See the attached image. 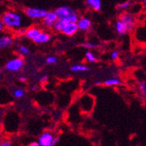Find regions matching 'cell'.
<instances>
[{
	"instance_id": "6da1fadb",
	"label": "cell",
	"mask_w": 146,
	"mask_h": 146,
	"mask_svg": "<svg viewBox=\"0 0 146 146\" xmlns=\"http://www.w3.org/2000/svg\"><path fill=\"white\" fill-rule=\"evenodd\" d=\"M0 19L3 22L5 29H7L9 31L17 32L19 29L23 27L24 16L16 10H7L3 13Z\"/></svg>"
},
{
	"instance_id": "7a4b0ae2",
	"label": "cell",
	"mask_w": 146,
	"mask_h": 146,
	"mask_svg": "<svg viewBox=\"0 0 146 146\" xmlns=\"http://www.w3.org/2000/svg\"><path fill=\"white\" fill-rule=\"evenodd\" d=\"M58 19H61L67 22H74L76 23L79 19L78 12L68 5H61L56 8L54 11Z\"/></svg>"
},
{
	"instance_id": "3957f363",
	"label": "cell",
	"mask_w": 146,
	"mask_h": 146,
	"mask_svg": "<svg viewBox=\"0 0 146 146\" xmlns=\"http://www.w3.org/2000/svg\"><path fill=\"white\" fill-rule=\"evenodd\" d=\"M119 19L123 21V24L126 25L128 33L134 31L135 28L137 27V20L136 16L132 12L123 11V13L120 15V17H119Z\"/></svg>"
},
{
	"instance_id": "277c9868",
	"label": "cell",
	"mask_w": 146,
	"mask_h": 146,
	"mask_svg": "<svg viewBox=\"0 0 146 146\" xmlns=\"http://www.w3.org/2000/svg\"><path fill=\"white\" fill-rule=\"evenodd\" d=\"M46 11L40 7H33L29 6L26 7L24 10V14L27 17L28 19L32 20H41V19L45 16Z\"/></svg>"
},
{
	"instance_id": "5b68a950",
	"label": "cell",
	"mask_w": 146,
	"mask_h": 146,
	"mask_svg": "<svg viewBox=\"0 0 146 146\" xmlns=\"http://www.w3.org/2000/svg\"><path fill=\"white\" fill-rule=\"evenodd\" d=\"M25 65L24 59L22 57H15L9 60L5 63V69L11 73H19L20 72Z\"/></svg>"
},
{
	"instance_id": "8992f818",
	"label": "cell",
	"mask_w": 146,
	"mask_h": 146,
	"mask_svg": "<svg viewBox=\"0 0 146 146\" xmlns=\"http://www.w3.org/2000/svg\"><path fill=\"white\" fill-rule=\"evenodd\" d=\"M58 18L55 14L54 11H49L46 12L45 16L41 19V25L46 29H52L54 23L57 21Z\"/></svg>"
},
{
	"instance_id": "52a82bcc",
	"label": "cell",
	"mask_w": 146,
	"mask_h": 146,
	"mask_svg": "<svg viewBox=\"0 0 146 146\" xmlns=\"http://www.w3.org/2000/svg\"><path fill=\"white\" fill-rule=\"evenodd\" d=\"M76 25L78 26L79 31H81L82 33H87L91 30L93 23L90 18L87 16H82V17H79L76 22Z\"/></svg>"
},
{
	"instance_id": "ba28073f",
	"label": "cell",
	"mask_w": 146,
	"mask_h": 146,
	"mask_svg": "<svg viewBox=\"0 0 146 146\" xmlns=\"http://www.w3.org/2000/svg\"><path fill=\"white\" fill-rule=\"evenodd\" d=\"M42 31L43 30L41 29L40 26H38V25H32V26H29L28 28H25L24 36L27 39H29V40L33 41Z\"/></svg>"
},
{
	"instance_id": "9c48e42d",
	"label": "cell",
	"mask_w": 146,
	"mask_h": 146,
	"mask_svg": "<svg viewBox=\"0 0 146 146\" xmlns=\"http://www.w3.org/2000/svg\"><path fill=\"white\" fill-rule=\"evenodd\" d=\"M54 134L51 131H45L39 136L38 143V146H52V139Z\"/></svg>"
},
{
	"instance_id": "30bf717a",
	"label": "cell",
	"mask_w": 146,
	"mask_h": 146,
	"mask_svg": "<svg viewBox=\"0 0 146 146\" xmlns=\"http://www.w3.org/2000/svg\"><path fill=\"white\" fill-rule=\"evenodd\" d=\"M78 26L74 22H66L64 27L61 31V33L65 36L72 37L78 33Z\"/></svg>"
},
{
	"instance_id": "8fae6325",
	"label": "cell",
	"mask_w": 146,
	"mask_h": 146,
	"mask_svg": "<svg viewBox=\"0 0 146 146\" xmlns=\"http://www.w3.org/2000/svg\"><path fill=\"white\" fill-rule=\"evenodd\" d=\"M13 43H14V39H13L12 36L9 34H5L0 37V51L10 48Z\"/></svg>"
},
{
	"instance_id": "7c38bea8",
	"label": "cell",
	"mask_w": 146,
	"mask_h": 146,
	"mask_svg": "<svg viewBox=\"0 0 146 146\" xmlns=\"http://www.w3.org/2000/svg\"><path fill=\"white\" fill-rule=\"evenodd\" d=\"M52 36H51V33L47 31H42L39 35L34 39L33 42L37 45H43V44H46L47 42L50 41Z\"/></svg>"
},
{
	"instance_id": "4fadbf2b",
	"label": "cell",
	"mask_w": 146,
	"mask_h": 146,
	"mask_svg": "<svg viewBox=\"0 0 146 146\" xmlns=\"http://www.w3.org/2000/svg\"><path fill=\"white\" fill-rule=\"evenodd\" d=\"M86 5L93 11H99L102 9V0H86Z\"/></svg>"
},
{
	"instance_id": "5bb4252c",
	"label": "cell",
	"mask_w": 146,
	"mask_h": 146,
	"mask_svg": "<svg viewBox=\"0 0 146 146\" xmlns=\"http://www.w3.org/2000/svg\"><path fill=\"white\" fill-rule=\"evenodd\" d=\"M115 32L119 34V35H125L128 31H127V27L126 25L123 24V21H121L120 19H117L115 21Z\"/></svg>"
},
{
	"instance_id": "9a60e30c",
	"label": "cell",
	"mask_w": 146,
	"mask_h": 146,
	"mask_svg": "<svg viewBox=\"0 0 146 146\" xmlns=\"http://www.w3.org/2000/svg\"><path fill=\"white\" fill-rule=\"evenodd\" d=\"M88 69V66L82 64V63H76L72 65V67L70 68V70L73 73H85Z\"/></svg>"
},
{
	"instance_id": "2e32d148",
	"label": "cell",
	"mask_w": 146,
	"mask_h": 146,
	"mask_svg": "<svg viewBox=\"0 0 146 146\" xmlns=\"http://www.w3.org/2000/svg\"><path fill=\"white\" fill-rule=\"evenodd\" d=\"M121 80L118 79L117 77H111V78H109L107 80H105L103 82V84L106 86V87H117L121 84Z\"/></svg>"
},
{
	"instance_id": "e0dca14e",
	"label": "cell",
	"mask_w": 146,
	"mask_h": 146,
	"mask_svg": "<svg viewBox=\"0 0 146 146\" xmlns=\"http://www.w3.org/2000/svg\"><path fill=\"white\" fill-rule=\"evenodd\" d=\"M85 60L88 63H96L97 62L98 58L94 52L88 50L85 52Z\"/></svg>"
},
{
	"instance_id": "ac0fdd59",
	"label": "cell",
	"mask_w": 146,
	"mask_h": 146,
	"mask_svg": "<svg viewBox=\"0 0 146 146\" xmlns=\"http://www.w3.org/2000/svg\"><path fill=\"white\" fill-rule=\"evenodd\" d=\"M67 21H64V20H61V19H57V21L54 23V26H52V30H54L55 33H61L64 25L66 24Z\"/></svg>"
},
{
	"instance_id": "d6986e66",
	"label": "cell",
	"mask_w": 146,
	"mask_h": 146,
	"mask_svg": "<svg viewBox=\"0 0 146 146\" xmlns=\"http://www.w3.org/2000/svg\"><path fill=\"white\" fill-rule=\"evenodd\" d=\"M17 52L21 56H27L30 54V49L25 45H19L17 47Z\"/></svg>"
},
{
	"instance_id": "ffe728a7",
	"label": "cell",
	"mask_w": 146,
	"mask_h": 146,
	"mask_svg": "<svg viewBox=\"0 0 146 146\" xmlns=\"http://www.w3.org/2000/svg\"><path fill=\"white\" fill-rule=\"evenodd\" d=\"M131 6V2L130 1H124L123 3H120L117 5V10L121 11H127Z\"/></svg>"
},
{
	"instance_id": "44dd1931",
	"label": "cell",
	"mask_w": 146,
	"mask_h": 146,
	"mask_svg": "<svg viewBox=\"0 0 146 146\" xmlns=\"http://www.w3.org/2000/svg\"><path fill=\"white\" fill-rule=\"evenodd\" d=\"M25 89H23L21 88H15L14 90H13V92H12L13 96H14L15 98H17V99H20V98L24 97L25 96Z\"/></svg>"
},
{
	"instance_id": "7402d4cb",
	"label": "cell",
	"mask_w": 146,
	"mask_h": 146,
	"mask_svg": "<svg viewBox=\"0 0 146 146\" xmlns=\"http://www.w3.org/2000/svg\"><path fill=\"white\" fill-rule=\"evenodd\" d=\"M82 46L86 48L87 50H93V49H95V48L97 47V44L95 43V42H89V41H88V42H83L82 44Z\"/></svg>"
},
{
	"instance_id": "603a6c76",
	"label": "cell",
	"mask_w": 146,
	"mask_h": 146,
	"mask_svg": "<svg viewBox=\"0 0 146 146\" xmlns=\"http://www.w3.org/2000/svg\"><path fill=\"white\" fill-rule=\"evenodd\" d=\"M57 61H58V58L54 55H50L46 59V63L47 65H54L57 63Z\"/></svg>"
},
{
	"instance_id": "cb8c5ba5",
	"label": "cell",
	"mask_w": 146,
	"mask_h": 146,
	"mask_svg": "<svg viewBox=\"0 0 146 146\" xmlns=\"http://www.w3.org/2000/svg\"><path fill=\"white\" fill-rule=\"evenodd\" d=\"M138 88H139V91H140L141 94L145 97V96H146V83L144 81H142L139 82Z\"/></svg>"
},
{
	"instance_id": "d4e9b609",
	"label": "cell",
	"mask_w": 146,
	"mask_h": 146,
	"mask_svg": "<svg viewBox=\"0 0 146 146\" xmlns=\"http://www.w3.org/2000/svg\"><path fill=\"white\" fill-rule=\"evenodd\" d=\"M119 57H120V52L118 51H113L110 54V59L112 60H117Z\"/></svg>"
},
{
	"instance_id": "484cf974",
	"label": "cell",
	"mask_w": 146,
	"mask_h": 146,
	"mask_svg": "<svg viewBox=\"0 0 146 146\" xmlns=\"http://www.w3.org/2000/svg\"><path fill=\"white\" fill-rule=\"evenodd\" d=\"M60 140V137H54V139H52V146H55L57 144V143L59 142Z\"/></svg>"
},
{
	"instance_id": "4316f807",
	"label": "cell",
	"mask_w": 146,
	"mask_h": 146,
	"mask_svg": "<svg viewBox=\"0 0 146 146\" xmlns=\"http://www.w3.org/2000/svg\"><path fill=\"white\" fill-rule=\"evenodd\" d=\"M1 146H12L10 141H3Z\"/></svg>"
},
{
	"instance_id": "83f0119b",
	"label": "cell",
	"mask_w": 146,
	"mask_h": 146,
	"mask_svg": "<svg viewBox=\"0 0 146 146\" xmlns=\"http://www.w3.org/2000/svg\"><path fill=\"white\" fill-rule=\"evenodd\" d=\"M19 82H27V77H26V76H20L19 77Z\"/></svg>"
},
{
	"instance_id": "f1b7e54d",
	"label": "cell",
	"mask_w": 146,
	"mask_h": 146,
	"mask_svg": "<svg viewBox=\"0 0 146 146\" xmlns=\"http://www.w3.org/2000/svg\"><path fill=\"white\" fill-rule=\"evenodd\" d=\"M4 30H5V26L3 25V22H2L1 19H0V33L4 32Z\"/></svg>"
},
{
	"instance_id": "f546056e",
	"label": "cell",
	"mask_w": 146,
	"mask_h": 146,
	"mask_svg": "<svg viewBox=\"0 0 146 146\" xmlns=\"http://www.w3.org/2000/svg\"><path fill=\"white\" fill-rule=\"evenodd\" d=\"M28 146H38V141H37V142H36V141H33V142H32V143H30Z\"/></svg>"
},
{
	"instance_id": "4dcf8cb0",
	"label": "cell",
	"mask_w": 146,
	"mask_h": 146,
	"mask_svg": "<svg viewBox=\"0 0 146 146\" xmlns=\"http://www.w3.org/2000/svg\"><path fill=\"white\" fill-rule=\"evenodd\" d=\"M47 78H48L47 75H42V76H41V79H40V81H41V82H46V80H47Z\"/></svg>"
},
{
	"instance_id": "1f68e13d",
	"label": "cell",
	"mask_w": 146,
	"mask_h": 146,
	"mask_svg": "<svg viewBox=\"0 0 146 146\" xmlns=\"http://www.w3.org/2000/svg\"><path fill=\"white\" fill-rule=\"evenodd\" d=\"M101 84H102V82H100V81H97V82H95V85H96V86H99Z\"/></svg>"
},
{
	"instance_id": "d6a6232c",
	"label": "cell",
	"mask_w": 146,
	"mask_h": 146,
	"mask_svg": "<svg viewBox=\"0 0 146 146\" xmlns=\"http://www.w3.org/2000/svg\"><path fill=\"white\" fill-rule=\"evenodd\" d=\"M143 4L145 5V4H146V0H143Z\"/></svg>"
},
{
	"instance_id": "836d02e7",
	"label": "cell",
	"mask_w": 146,
	"mask_h": 146,
	"mask_svg": "<svg viewBox=\"0 0 146 146\" xmlns=\"http://www.w3.org/2000/svg\"><path fill=\"white\" fill-rule=\"evenodd\" d=\"M2 139H1V137H0V146H1V144H2Z\"/></svg>"
}]
</instances>
